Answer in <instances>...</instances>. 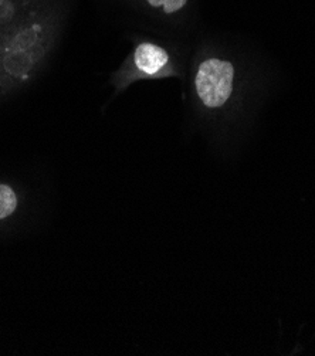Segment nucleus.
Segmentation results:
<instances>
[{
    "mask_svg": "<svg viewBox=\"0 0 315 356\" xmlns=\"http://www.w3.org/2000/svg\"><path fill=\"white\" fill-rule=\"evenodd\" d=\"M76 0H43L0 30V95L31 86L53 58Z\"/></svg>",
    "mask_w": 315,
    "mask_h": 356,
    "instance_id": "1",
    "label": "nucleus"
},
{
    "mask_svg": "<svg viewBox=\"0 0 315 356\" xmlns=\"http://www.w3.org/2000/svg\"><path fill=\"white\" fill-rule=\"evenodd\" d=\"M234 67L222 58H206L197 65L193 76L196 97L204 108L215 110L225 105L233 92Z\"/></svg>",
    "mask_w": 315,
    "mask_h": 356,
    "instance_id": "2",
    "label": "nucleus"
},
{
    "mask_svg": "<svg viewBox=\"0 0 315 356\" xmlns=\"http://www.w3.org/2000/svg\"><path fill=\"white\" fill-rule=\"evenodd\" d=\"M172 57L169 51L158 43L141 42L138 43L131 56V68L121 70L117 74L115 84L122 88L136 77L154 79L161 76H172Z\"/></svg>",
    "mask_w": 315,
    "mask_h": 356,
    "instance_id": "3",
    "label": "nucleus"
},
{
    "mask_svg": "<svg viewBox=\"0 0 315 356\" xmlns=\"http://www.w3.org/2000/svg\"><path fill=\"white\" fill-rule=\"evenodd\" d=\"M24 207V195L10 184L0 182V223L13 220Z\"/></svg>",
    "mask_w": 315,
    "mask_h": 356,
    "instance_id": "4",
    "label": "nucleus"
},
{
    "mask_svg": "<svg viewBox=\"0 0 315 356\" xmlns=\"http://www.w3.org/2000/svg\"><path fill=\"white\" fill-rule=\"evenodd\" d=\"M144 3L165 16L181 13L189 3V0H144Z\"/></svg>",
    "mask_w": 315,
    "mask_h": 356,
    "instance_id": "5",
    "label": "nucleus"
}]
</instances>
